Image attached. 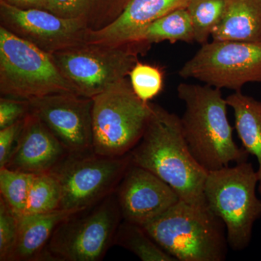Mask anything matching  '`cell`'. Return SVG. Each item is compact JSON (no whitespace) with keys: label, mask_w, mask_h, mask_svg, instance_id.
<instances>
[{"label":"cell","mask_w":261,"mask_h":261,"mask_svg":"<svg viewBox=\"0 0 261 261\" xmlns=\"http://www.w3.org/2000/svg\"><path fill=\"white\" fill-rule=\"evenodd\" d=\"M69 154L51 130L29 111L24 118L15 148L5 167L32 174L51 172Z\"/></svg>","instance_id":"cell-14"},{"label":"cell","mask_w":261,"mask_h":261,"mask_svg":"<svg viewBox=\"0 0 261 261\" xmlns=\"http://www.w3.org/2000/svg\"><path fill=\"white\" fill-rule=\"evenodd\" d=\"M144 46L85 43L51 55L62 74L80 95L93 98L126 78Z\"/></svg>","instance_id":"cell-8"},{"label":"cell","mask_w":261,"mask_h":261,"mask_svg":"<svg viewBox=\"0 0 261 261\" xmlns=\"http://www.w3.org/2000/svg\"><path fill=\"white\" fill-rule=\"evenodd\" d=\"M76 213L58 210L19 216L18 236L7 261L45 260L46 249L57 227Z\"/></svg>","instance_id":"cell-16"},{"label":"cell","mask_w":261,"mask_h":261,"mask_svg":"<svg viewBox=\"0 0 261 261\" xmlns=\"http://www.w3.org/2000/svg\"><path fill=\"white\" fill-rule=\"evenodd\" d=\"M258 182L257 171L247 161L207 173L204 187L206 204L224 222L228 244L233 250L248 246L254 224L260 218Z\"/></svg>","instance_id":"cell-4"},{"label":"cell","mask_w":261,"mask_h":261,"mask_svg":"<svg viewBox=\"0 0 261 261\" xmlns=\"http://www.w3.org/2000/svg\"><path fill=\"white\" fill-rule=\"evenodd\" d=\"M129 154L133 164L166 182L181 200L207 207L204 187L208 172L190 152L176 114L152 104L145 133Z\"/></svg>","instance_id":"cell-1"},{"label":"cell","mask_w":261,"mask_h":261,"mask_svg":"<svg viewBox=\"0 0 261 261\" xmlns=\"http://www.w3.org/2000/svg\"><path fill=\"white\" fill-rule=\"evenodd\" d=\"M113 243L133 252L143 261H177L163 250L142 226L126 221L120 224Z\"/></svg>","instance_id":"cell-21"},{"label":"cell","mask_w":261,"mask_h":261,"mask_svg":"<svg viewBox=\"0 0 261 261\" xmlns=\"http://www.w3.org/2000/svg\"><path fill=\"white\" fill-rule=\"evenodd\" d=\"M132 163L129 153L69 154L53 171L61 185V210L81 212L97 205L116 192Z\"/></svg>","instance_id":"cell-9"},{"label":"cell","mask_w":261,"mask_h":261,"mask_svg":"<svg viewBox=\"0 0 261 261\" xmlns=\"http://www.w3.org/2000/svg\"><path fill=\"white\" fill-rule=\"evenodd\" d=\"M177 94L185 105L180 118L184 137L192 155L207 172L247 161V151L233 140L228 106L221 89L182 83Z\"/></svg>","instance_id":"cell-2"},{"label":"cell","mask_w":261,"mask_h":261,"mask_svg":"<svg viewBox=\"0 0 261 261\" xmlns=\"http://www.w3.org/2000/svg\"><path fill=\"white\" fill-rule=\"evenodd\" d=\"M228 106L232 108L235 128L243 148L247 153L256 158L259 181H261V101L234 92L226 98Z\"/></svg>","instance_id":"cell-19"},{"label":"cell","mask_w":261,"mask_h":261,"mask_svg":"<svg viewBox=\"0 0 261 261\" xmlns=\"http://www.w3.org/2000/svg\"><path fill=\"white\" fill-rule=\"evenodd\" d=\"M24 118L0 129V168L5 167L15 148L23 128Z\"/></svg>","instance_id":"cell-28"},{"label":"cell","mask_w":261,"mask_h":261,"mask_svg":"<svg viewBox=\"0 0 261 261\" xmlns=\"http://www.w3.org/2000/svg\"><path fill=\"white\" fill-rule=\"evenodd\" d=\"M225 0H190L186 7L193 27L195 42H207L224 12Z\"/></svg>","instance_id":"cell-23"},{"label":"cell","mask_w":261,"mask_h":261,"mask_svg":"<svg viewBox=\"0 0 261 261\" xmlns=\"http://www.w3.org/2000/svg\"><path fill=\"white\" fill-rule=\"evenodd\" d=\"M19 216L0 199V260L7 261L18 233Z\"/></svg>","instance_id":"cell-26"},{"label":"cell","mask_w":261,"mask_h":261,"mask_svg":"<svg viewBox=\"0 0 261 261\" xmlns=\"http://www.w3.org/2000/svg\"><path fill=\"white\" fill-rule=\"evenodd\" d=\"M128 75L134 92L144 102H149L162 91L163 74L159 67L138 61Z\"/></svg>","instance_id":"cell-25"},{"label":"cell","mask_w":261,"mask_h":261,"mask_svg":"<svg viewBox=\"0 0 261 261\" xmlns=\"http://www.w3.org/2000/svg\"><path fill=\"white\" fill-rule=\"evenodd\" d=\"M29 112V100L2 97L0 99V129L23 119Z\"/></svg>","instance_id":"cell-27"},{"label":"cell","mask_w":261,"mask_h":261,"mask_svg":"<svg viewBox=\"0 0 261 261\" xmlns=\"http://www.w3.org/2000/svg\"><path fill=\"white\" fill-rule=\"evenodd\" d=\"M20 9L47 10L49 0H0Z\"/></svg>","instance_id":"cell-29"},{"label":"cell","mask_w":261,"mask_h":261,"mask_svg":"<svg viewBox=\"0 0 261 261\" xmlns=\"http://www.w3.org/2000/svg\"><path fill=\"white\" fill-rule=\"evenodd\" d=\"M34 175L0 168L1 199L18 216L25 214L29 190Z\"/></svg>","instance_id":"cell-24"},{"label":"cell","mask_w":261,"mask_h":261,"mask_svg":"<svg viewBox=\"0 0 261 261\" xmlns=\"http://www.w3.org/2000/svg\"><path fill=\"white\" fill-rule=\"evenodd\" d=\"M214 41L261 42V0H225Z\"/></svg>","instance_id":"cell-17"},{"label":"cell","mask_w":261,"mask_h":261,"mask_svg":"<svg viewBox=\"0 0 261 261\" xmlns=\"http://www.w3.org/2000/svg\"><path fill=\"white\" fill-rule=\"evenodd\" d=\"M37 116L70 154L93 152L92 98L74 93H57L29 100Z\"/></svg>","instance_id":"cell-11"},{"label":"cell","mask_w":261,"mask_h":261,"mask_svg":"<svg viewBox=\"0 0 261 261\" xmlns=\"http://www.w3.org/2000/svg\"><path fill=\"white\" fill-rule=\"evenodd\" d=\"M0 93L27 100L57 93L79 94L51 55L1 25Z\"/></svg>","instance_id":"cell-6"},{"label":"cell","mask_w":261,"mask_h":261,"mask_svg":"<svg viewBox=\"0 0 261 261\" xmlns=\"http://www.w3.org/2000/svg\"><path fill=\"white\" fill-rule=\"evenodd\" d=\"M128 0H49L47 10L83 23L91 32L108 27L121 14Z\"/></svg>","instance_id":"cell-18"},{"label":"cell","mask_w":261,"mask_h":261,"mask_svg":"<svg viewBox=\"0 0 261 261\" xmlns=\"http://www.w3.org/2000/svg\"><path fill=\"white\" fill-rule=\"evenodd\" d=\"M61 188L55 173L34 175L25 214H46L61 210Z\"/></svg>","instance_id":"cell-22"},{"label":"cell","mask_w":261,"mask_h":261,"mask_svg":"<svg viewBox=\"0 0 261 261\" xmlns=\"http://www.w3.org/2000/svg\"><path fill=\"white\" fill-rule=\"evenodd\" d=\"M259 192H260V195L261 197V181H259V187H258Z\"/></svg>","instance_id":"cell-30"},{"label":"cell","mask_w":261,"mask_h":261,"mask_svg":"<svg viewBox=\"0 0 261 261\" xmlns=\"http://www.w3.org/2000/svg\"><path fill=\"white\" fill-rule=\"evenodd\" d=\"M178 75L234 92L242 91L247 84L261 83V42L205 43L184 64Z\"/></svg>","instance_id":"cell-10"},{"label":"cell","mask_w":261,"mask_h":261,"mask_svg":"<svg viewBox=\"0 0 261 261\" xmlns=\"http://www.w3.org/2000/svg\"><path fill=\"white\" fill-rule=\"evenodd\" d=\"M121 219L114 192L93 207L61 222L48 244L45 260H102L114 243Z\"/></svg>","instance_id":"cell-7"},{"label":"cell","mask_w":261,"mask_h":261,"mask_svg":"<svg viewBox=\"0 0 261 261\" xmlns=\"http://www.w3.org/2000/svg\"><path fill=\"white\" fill-rule=\"evenodd\" d=\"M190 0H128L118 18L108 27L90 32L87 43L133 44L136 36L173 10L186 8Z\"/></svg>","instance_id":"cell-15"},{"label":"cell","mask_w":261,"mask_h":261,"mask_svg":"<svg viewBox=\"0 0 261 261\" xmlns=\"http://www.w3.org/2000/svg\"><path fill=\"white\" fill-rule=\"evenodd\" d=\"M142 227L176 260L221 261L226 258V226L207 207L180 200Z\"/></svg>","instance_id":"cell-3"},{"label":"cell","mask_w":261,"mask_h":261,"mask_svg":"<svg viewBox=\"0 0 261 261\" xmlns=\"http://www.w3.org/2000/svg\"><path fill=\"white\" fill-rule=\"evenodd\" d=\"M165 41L171 43L195 42L191 19L186 8L173 10L149 24L136 36L133 44L147 47Z\"/></svg>","instance_id":"cell-20"},{"label":"cell","mask_w":261,"mask_h":261,"mask_svg":"<svg viewBox=\"0 0 261 261\" xmlns=\"http://www.w3.org/2000/svg\"><path fill=\"white\" fill-rule=\"evenodd\" d=\"M0 22L17 37L49 55L88 42L83 23L58 16L47 10H23L0 1Z\"/></svg>","instance_id":"cell-12"},{"label":"cell","mask_w":261,"mask_h":261,"mask_svg":"<svg viewBox=\"0 0 261 261\" xmlns=\"http://www.w3.org/2000/svg\"><path fill=\"white\" fill-rule=\"evenodd\" d=\"M115 193L123 219L140 226L148 224L181 200L168 184L132 163Z\"/></svg>","instance_id":"cell-13"},{"label":"cell","mask_w":261,"mask_h":261,"mask_svg":"<svg viewBox=\"0 0 261 261\" xmlns=\"http://www.w3.org/2000/svg\"><path fill=\"white\" fill-rule=\"evenodd\" d=\"M92 99L94 153L110 158L126 155L145 133L152 103L139 98L126 78Z\"/></svg>","instance_id":"cell-5"}]
</instances>
